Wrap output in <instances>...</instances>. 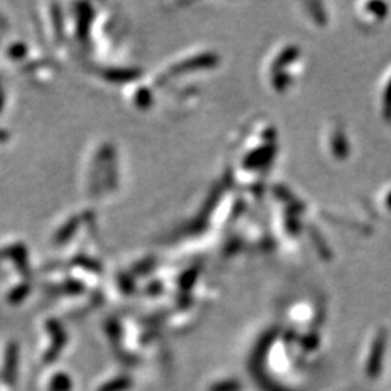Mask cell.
Here are the masks:
<instances>
[{"mask_svg": "<svg viewBox=\"0 0 391 391\" xmlns=\"http://www.w3.org/2000/svg\"><path fill=\"white\" fill-rule=\"evenodd\" d=\"M384 345H385V333L382 331H378L374 335V339L371 342V352L365 365V371L370 377H377L380 374L381 364H382Z\"/></svg>", "mask_w": 391, "mask_h": 391, "instance_id": "1", "label": "cell"}, {"mask_svg": "<svg viewBox=\"0 0 391 391\" xmlns=\"http://www.w3.org/2000/svg\"><path fill=\"white\" fill-rule=\"evenodd\" d=\"M5 106H6V95H5V90H4L2 85H0V113L4 112Z\"/></svg>", "mask_w": 391, "mask_h": 391, "instance_id": "2", "label": "cell"}, {"mask_svg": "<svg viewBox=\"0 0 391 391\" xmlns=\"http://www.w3.org/2000/svg\"><path fill=\"white\" fill-rule=\"evenodd\" d=\"M385 208H388L387 210H391V187L385 191Z\"/></svg>", "mask_w": 391, "mask_h": 391, "instance_id": "3", "label": "cell"}]
</instances>
